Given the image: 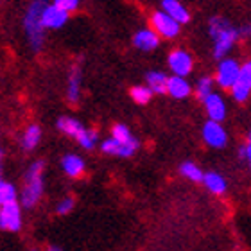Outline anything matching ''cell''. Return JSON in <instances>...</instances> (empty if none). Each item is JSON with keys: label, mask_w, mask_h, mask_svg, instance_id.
<instances>
[{"label": "cell", "mask_w": 251, "mask_h": 251, "mask_svg": "<svg viewBox=\"0 0 251 251\" xmlns=\"http://www.w3.org/2000/svg\"><path fill=\"white\" fill-rule=\"evenodd\" d=\"M162 7L163 11L171 15L176 22L179 24H187L190 20V15H188V11L183 7V4H179L178 0H163L162 2Z\"/></svg>", "instance_id": "17"}, {"label": "cell", "mask_w": 251, "mask_h": 251, "mask_svg": "<svg viewBox=\"0 0 251 251\" xmlns=\"http://www.w3.org/2000/svg\"><path fill=\"white\" fill-rule=\"evenodd\" d=\"M61 169L65 171L67 176H70V178H77V176H81L84 171L83 158L77 156V154H65L61 160Z\"/></svg>", "instance_id": "16"}, {"label": "cell", "mask_w": 251, "mask_h": 251, "mask_svg": "<svg viewBox=\"0 0 251 251\" xmlns=\"http://www.w3.org/2000/svg\"><path fill=\"white\" fill-rule=\"evenodd\" d=\"M239 74H241V67L235 59H221L219 67H217V74H215V79L217 83L223 86V88H230L237 83L239 79Z\"/></svg>", "instance_id": "6"}, {"label": "cell", "mask_w": 251, "mask_h": 251, "mask_svg": "<svg viewBox=\"0 0 251 251\" xmlns=\"http://www.w3.org/2000/svg\"><path fill=\"white\" fill-rule=\"evenodd\" d=\"M196 94L201 100H204L208 95H212V79L210 77H201L198 81V86H196Z\"/></svg>", "instance_id": "26"}, {"label": "cell", "mask_w": 251, "mask_h": 251, "mask_svg": "<svg viewBox=\"0 0 251 251\" xmlns=\"http://www.w3.org/2000/svg\"><path fill=\"white\" fill-rule=\"evenodd\" d=\"M100 149H102V152H106V154H115V156H124V158L131 156V154L136 151L135 147L126 146V144L119 142L117 138H113V136L102 142V144H100Z\"/></svg>", "instance_id": "15"}, {"label": "cell", "mask_w": 251, "mask_h": 251, "mask_svg": "<svg viewBox=\"0 0 251 251\" xmlns=\"http://www.w3.org/2000/svg\"><path fill=\"white\" fill-rule=\"evenodd\" d=\"M133 43L140 50H154L160 43V34L154 29H142L133 36Z\"/></svg>", "instance_id": "13"}, {"label": "cell", "mask_w": 251, "mask_h": 251, "mask_svg": "<svg viewBox=\"0 0 251 251\" xmlns=\"http://www.w3.org/2000/svg\"><path fill=\"white\" fill-rule=\"evenodd\" d=\"M250 94H251V61H248L241 67L239 79H237V83L231 86V95H233L235 100L244 102V100L250 97Z\"/></svg>", "instance_id": "9"}, {"label": "cell", "mask_w": 251, "mask_h": 251, "mask_svg": "<svg viewBox=\"0 0 251 251\" xmlns=\"http://www.w3.org/2000/svg\"><path fill=\"white\" fill-rule=\"evenodd\" d=\"M203 102H204V110H206V113H208V117H210V121H217V122L225 121L226 104L221 95L212 94V95H208Z\"/></svg>", "instance_id": "12"}, {"label": "cell", "mask_w": 251, "mask_h": 251, "mask_svg": "<svg viewBox=\"0 0 251 251\" xmlns=\"http://www.w3.org/2000/svg\"><path fill=\"white\" fill-rule=\"evenodd\" d=\"M58 129L63 131L65 135L72 136L79 142V146L86 149V151H92L95 147V142H97V131L94 129H84L83 124L72 117H61L58 119Z\"/></svg>", "instance_id": "4"}, {"label": "cell", "mask_w": 251, "mask_h": 251, "mask_svg": "<svg viewBox=\"0 0 251 251\" xmlns=\"http://www.w3.org/2000/svg\"><path fill=\"white\" fill-rule=\"evenodd\" d=\"M151 88L149 86H133L131 88V99L138 102V104H147L151 100Z\"/></svg>", "instance_id": "25"}, {"label": "cell", "mask_w": 251, "mask_h": 251, "mask_svg": "<svg viewBox=\"0 0 251 251\" xmlns=\"http://www.w3.org/2000/svg\"><path fill=\"white\" fill-rule=\"evenodd\" d=\"M208 31L212 40H214V56L217 59L225 58L226 54L230 52V49L233 47L235 40L239 38V29L231 27L225 18L215 16L210 20Z\"/></svg>", "instance_id": "1"}, {"label": "cell", "mask_w": 251, "mask_h": 251, "mask_svg": "<svg viewBox=\"0 0 251 251\" xmlns=\"http://www.w3.org/2000/svg\"><path fill=\"white\" fill-rule=\"evenodd\" d=\"M43 167L45 163L42 160H36L32 163L25 174V185L22 188L20 203L24 208H32L40 201L43 194Z\"/></svg>", "instance_id": "3"}, {"label": "cell", "mask_w": 251, "mask_h": 251, "mask_svg": "<svg viewBox=\"0 0 251 251\" xmlns=\"http://www.w3.org/2000/svg\"><path fill=\"white\" fill-rule=\"evenodd\" d=\"M11 201H16V188L13 183L2 179L0 181V204L11 203Z\"/></svg>", "instance_id": "24"}, {"label": "cell", "mask_w": 251, "mask_h": 251, "mask_svg": "<svg viewBox=\"0 0 251 251\" xmlns=\"http://www.w3.org/2000/svg\"><path fill=\"white\" fill-rule=\"evenodd\" d=\"M47 251H63L59 246H56V244H50V246L47 248Z\"/></svg>", "instance_id": "31"}, {"label": "cell", "mask_w": 251, "mask_h": 251, "mask_svg": "<svg viewBox=\"0 0 251 251\" xmlns=\"http://www.w3.org/2000/svg\"><path fill=\"white\" fill-rule=\"evenodd\" d=\"M203 140L206 142V146L221 149L226 146L228 142V135H226L225 127L221 126V122L217 121H208L203 126Z\"/></svg>", "instance_id": "8"}, {"label": "cell", "mask_w": 251, "mask_h": 251, "mask_svg": "<svg viewBox=\"0 0 251 251\" xmlns=\"http://www.w3.org/2000/svg\"><path fill=\"white\" fill-rule=\"evenodd\" d=\"M0 226H2V230L7 231H18L22 228L20 204L16 201L2 204V208H0Z\"/></svg>", "instance_id": "7"}, {"label": "cell", "mask_w": 251, "mask_h": 251, "mask_svg": "<svg viewBox=\"0 0 251 251\" xmlns=\"http://www.w3.org/2000/svg\"><path fill=\"white\" fill-rule=\"evenodd\" d=\"M42 20H43L45 29H59V27H63L67 24L68 11L61 9V7H58L56 4H50V5L47 4L45 9H43Z\"/></svg>", "instance_id": "11"}, {"label": "cell", "mask_w": 251, "mask_h": 251, "mask_svg": "<svg viewBox=\"0 0 251 251\" xmlns=\"http://www.w3.org/2000/svg\"><path fill=\"white\" fill-rule=\"evenodd\" d=\"M45 5H47V0H32L25 13V18H24V27H25L27 38H29V43H31L34 52H38L43 47V31H45V25H43L42 15Z\"/></svg>", "instance_id": "2"}, {"label": "cell", "mask_w": 251, "mask_h": 251, "mask_svg": "<svg viewBox=\"0 0 251 251\" xmlns=\"http://www.w3.org/2000/svg\"><path fill=\"white\" fill-rule=\"evenodd\" d=\"M79 95H81V74H79L77 68H74L70 77H68V90H67V97L70 102H77Z\"/></svg>", "instance_id": "21"}, {"label": "cell", "mask_w": 251, "mask_h": 251, "mask_svg": "<svg viewBox=\"0 0 251 251\" xmlns=\"http://www.w3.org/2000/svg\"><path fill=\"white\" fill-rule=\"evenodd\" d=\"M190 92H192V88H190V84H188V81L183 75H173V77H169L167 94L173 95L174 99H185V97L190 95Z\"/></svg>", "instance_id": "14"}, {"label": "cell", "mask_w": 251, "mask_h": 251, "mask_svg": "<svg viewBox=\"0 0 251 251\" xmlns=\"http://www.w3.org/2000/svg\"><path fill=\"white\" fill-rule=\"evenodd\" d=\"M31 251H38V250H31Z\"/></svg>", "instance_id": "33"}, {"label": "cell", "mask_w": 251, "mask_h": 251, "mask_svg": "<svg viewBox=\"0 0 251 251\" xmlns=\"http://www.w3.org/2000/svg\"><path fill=\"white\" fill-rule=\"evenodd\" d=\"M239 36H251V25H244L239 29Z\"/></svg>", "instance_id": "29"}, {"label": "cell", "mask_w": 251, "mask_h": 251, "mask_svg": "<svg viewBox=\"0 0 251 251\" xmlns=\"http://www.w3.org/2000/svg\"><path fill=\"white\" fill-rule=\"evenodd\" d=\"M192 56L185 50H173L169 54V68L174 72V75H188L192 72Z\"/></svg>", "instance_id": "10"}, {"label": "cell", "mask_w": 251, "mask_h": 251, "mask_svg": "<svg viewBox=\"0 0 251 251\" xmlns=\"http://www.w3.org/2000/svg\"><path fill=\"white\" fill-rule=\"evenodd\" d=\"M40 140H42V129H40V126L31 124L25 129L24 136H22V147H24L25 151H32V149L40 144Z\"/></svg>", "instance_id": "19"}, {"label": "cell", "mask_w": 251, "mask_h": 251, "mask_svg": "<svg viewBox=\"0 0 251 251\" xmlns=\"http://www.w3.org/2000/svg\"><path fill=\"white\" fill-rule=\"evenodd\" d=\"M147 79V86L151 88L152 94H165L167 92V83H169V77L165 75L163 72H149L146 75Z\"/></svg>", "instance_id": "18"}, {"label": "cell", "mask_w": 251, "mask_h": 251, "mask_svg": "<svg viewBox=\"0 0 251 251\" xmlns=\"http://www.w3.org/2000/svg\"><path fill=\"white\" fill-rule=\"evenodd\" d=\"M54 4L58 5V7H61V9L65 11H74V9H77V5H79V0H54Z\"/></svg>", "instance_id": "28"}, {"label": "cell", "mask_w": 251, "mask_h": 251, "mask_svg": "<svg viewBox=\"0 0 251 251\" xmlns=\"http://www.w3.org/2000/svg\"><path fill=\"white\" fill-rule=\"evenodd\" d=\"M152 29L163 38H176L179 32V22H176L171 15H167L165 11H156L151 18Z\"/></svg>", "instance_id": "5"}, {"label": "cell", "mask_w": 251, "mask_h": 251, "mask_svg": "<svg viewBox=\"0 0 251 251\" xmlns=\"http://www.w3.org/2000/svg\"><path fill=\"white\" fill-rule=\"evenodd\" d=\"M250 142H251V131H250Z\"/></svg>", "instance_id": "32"}, {"label": "cell", "mask_w": 251, "mask_h": 251, "mask_svg": "<svg viewBox=\"0 0 251 251\" xmlns=\"http://www.w3.org/2000/svg\"><path fill=\"white\" fill-rule=\"evenodd\" d=\"M246 160L250 162V167H251V142L246 146Z\"/></svg>", "instance_id": "30"}, {"label": "cell", "mask_w": 251, "mask_h": 251, "mask_svg": "<svg viewBox=\"0 0 251 251\" xmlns=\"http://www.w3.org/2000/svg\"><path fill=\"white\" fill-rule=\"evenodd\" d=\"M74 206H75V201H74L72 198H63L61 201L58 203V208H56V212H58L59 215H67V214H70V212H72Z\"/></svg>", "instance_id": "27"}, {"label": "cell", "mask_w": 251, "mask_h": 251, "mask_svg": "<svg viewBox=\"0 0 251 251\" xmlns=\"http://www.w3.org/2000/svg\"><path fill=\"white\" fill-rule=\"evenodd\" d=\"M179 173L183 174L185 178L190 179V181H203L204 178V173L201 169L192 162H185L181 163V167H179Z\"/></svg>", "instance_id": "23"}, {"label": "cell", "mask_w": 251, "mask_h": 251, "mask_svg": "<svg viewBox=\"0 0 251 251\" xmlns=\"http://www.w3.org/2000/svg\"><path fill=\"white\" fill-rule=\"evenodd\" d=\"M203 183L212 194H217V196H221V194L226 192V179L217 173H206V174H204Z\"/></svg>", "instance_id": "20"}, {"label": "cell", "mask_w": 251, "mask_h": 251, "mask_svg": "<svg viewBox=\"0 0 251 251\" xmlns=\"http://www.w3.org/2000/svg\"><path fill=\"white\" fill-rule=\"evenodd\" d=\"M113 138H117L119 142L126 144V146H131V147H138V142L136 138L129 133V129L126 127L124 124H115L113 126Z\"/></svg>", "instance_id": "22"}]
</instances>
